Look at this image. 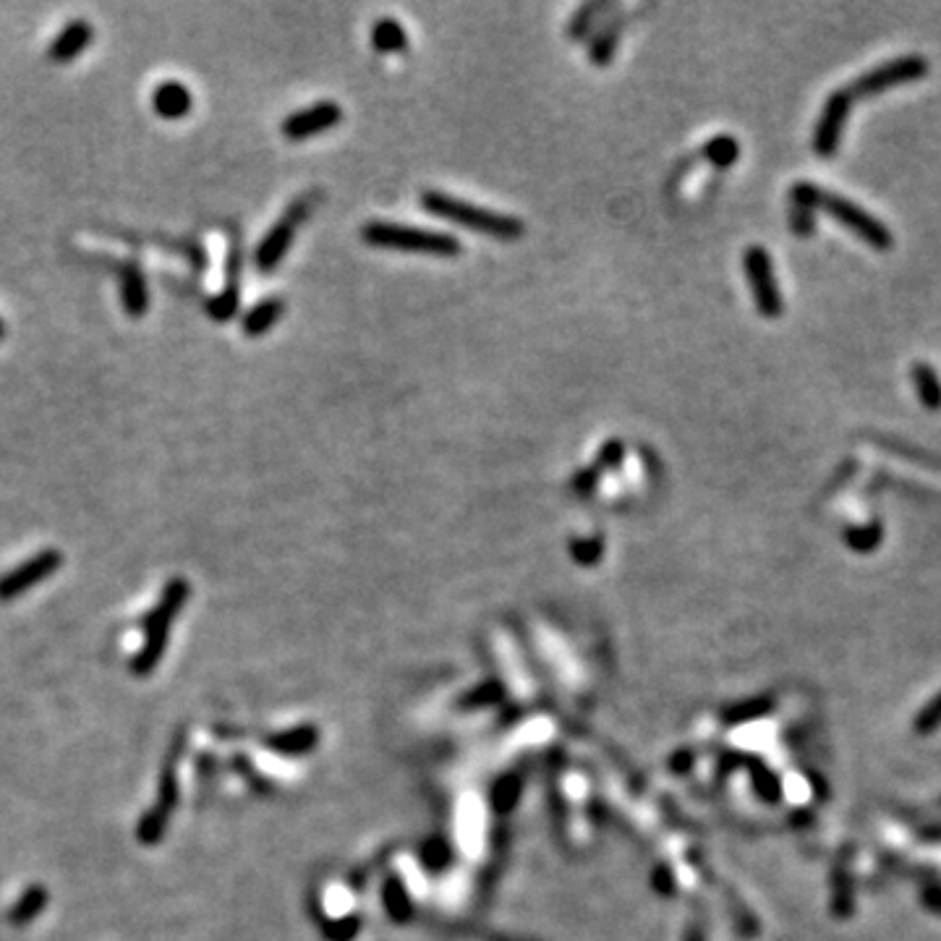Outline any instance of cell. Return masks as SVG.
Listing matches in <instances>:
<instances>
[{
  "label": "cell",
  "instance_id": "cell-1",
  "mask_svg": "<svg viewBox=\"0 0 941 941\" xmlns=\"http://www.w3.org/2000/svg\"><path fill=\"white\" fill-rule=\"evenodd\" d=\"M421 204H424V210L434 217H445L450 223L466 225L471 231L484 233L489 238H497V241H518L526 233V225L513 215H502V212H492L487 207H479V204L463 202V199H455L450 194H442L437 189H427L421 194Z\"/></svg>",
  "mask_w": 941,
  "mask_h": 941
},
{
  "label": "cell",
  "instance_id": "cell-2",
  "mask_svg": "<svg viewBox=\"0 0 941 941\" xmlns=\"http://www.w3.org/2000/svg\"><path fill=\"white\" fill-rule=\"evenodd\" d=\"M191 596V586L189 581H183V578H170L165 583L163 594H160V602L155 604V610L149 612L144 617V646L142 651L134 657V675L144 677L149 672L155 670L157 662L163 659L165 649H168V638H170V625L178 617L181 607L186 604V599Z\"/></svg>",
  "mask_w": 941,
  "mask_h": 941
},
{
  "label": "cell",
  "instance_id": "cell-3",
  "mask_svg": "<svg viewBox=\"0 0 941 941\" xmlns=\"http://www.w3.org/2000/svg\"><path fill=\"white\" fill-rule=\"evenodd\" d=\"M361 238L369 246H382V249H400L413 251V254H429V257H458L463 251V244L453 233L429 231V228H416V225L387 223V220H372L361 228Z\"/></svg>",
  "mask_w": 941,
  "mask_h": 941
},
{
  "label": "cell",
  "instance_id": "cell-4",
  "mask_svg": "<svg viewBox=\"0 0 941 941\" xmlns=\"http://www.w3.org/2000/svg\"><path fill=\"white\" fill-rule=\"evenodd\" d=\"M816 210H824L826 215H832L834 220H840L847 231H853L855 236L863 238V241H866L868 246H874V249L887 251L889 246L894 244L892 231H889L887 225L881 223L879 217H874L871 212L863 210L860 204L840 197V194H829V191L821 189L819 199H816Z\"/></svg>",
  "mask_w": 941,
  "mask_h": 941
},
{
  "label": "cell",
  "instance_id": "cell-5",
  "mask_svg": "<svg viewBox=\"0 0 941 941\" xmlns=\"http://www.w3.org/2000/svg\"><path fill=\"white\" fill-rule=\"evenodd\" d=\"M743 270L745 278H748V285H751L753 301H756V309H759L761 317H782L785 301H782V291H779L769 251H766L764 246H748L743 254Z\"/></svg>",
  "mask_w": 941,
  "mask_h": 941
},
{
  "label": "cell",
  "instance_id": "cell-6",
  "mask_svg": "<svg viewBox=\"0 0 941 941\" xmlns=\"http://www.w3.org/2000/svg\"><path fill=\"white\" fill-rule=\"evenodd\" d=\"M928 74V61L923 55H902V58H894V61L884 63V66L871 68L868 74H863L858 82H853V87L847 89L850 97H871V95H881V92H887V89L902 87V84H910L915 79H923Z\"/></svg>",
  "mask_w": 941,
  "mask_h": 941
},
{
  "label": "cell",
  "instance_id": "cell-7",
  "mask_svg": "<svg viewBox=\"0 0 941 941\" xmlns=\"http://www.w3.org/2000/svg\"><path fill=\"white\" fill-rule=\"evenodd\" d=\"M309 199L312 197H301L296 204H291L278 223L267 231V236L259 241L257 254H254V262H257L259 270L272 272L283 262V257L288 254V249H291L293 236H296V228L304 223V217L309 215Z\"/></svg>",
  "mask_w": 941,
  "mask_h": 941
},
{
  "label": "cell",
  "instance_id": "cell-8",
  "mask_svg": "<svg viewBox=\"0 0 941 941\" xmlns=\"http://www.w3.org/2000/svg\"><path fill=\"white\" fill-rule=\"evenodd\" d=\"M63 565V555L58 549H42L14 570H8L6 576H0V602L16 599V596L27 594L34 589L40 581H48L53 573H58Z\"/></svg>",
  "mask_w": 941,
  "mask_h": 941
},
{
  "label": "cell",
  "instance_id": "cell-9",
  "mask_svg": "<svg viewBox=\"0 0 941 941\" xmlns=\"http://www.w3.org/2000/svg\"><path fill=\"white\" fill-rule=\"evenodd\" d=\"M850 105H853L850 92H834V95H829L824 110H821L819 123H816V131H813V149H816V155L834 157L840 152L845 123L847 116H850Z\"/></svg>",
  "mask_w": 941,
  "mask_h": 941
},
{
  "label": "cell",
  "instance_id": "cell-10",
  "mask_svg": "<svg viewBox=\"0 0 941 941\" xmlns=\"http://www.w3.org/2000/svg\"><path fill=\"white\" fill-rule=\"evenodd\" d=\"M343 121V108H340L338 102L325 100L317 102L312 108L298 110L293 116H288L280 126L285 139H291V142H301V139H309V136L325 134L330 131L332 126H338Z\"/></svg>",
  "mask_w": 941,
  "mask_h": 941
},
{
  "label": "cell",
  "instance_id": "cell-11",
  "mask_svg": "<svg viewBox=\"0 0 941 941\" xmlns=\"http://www.w3.org/2000/svg\"><path fill=\"white\" fill-rule=\"evenodd\" d=\"M92 40H95V27H92L87 19L68 21L66 27L55 34L53 42H50L48 58L53 63H61V66L63 63H71L74 58H79L84 50H89Z\"/></svg>",
  "mask_w": 941,
  "mask_h": 941
},
{
  "label": "cell",
  "instance_id": "cell-12",
  "mask_svg": "<svg viewBox=\"0 0 941 941\" xmlns=\"http://www.w3.org/2000/svg\"><path fill=\"white\" fill-rule=\"evenodd\" d=\"M152 108L165 121H181L194 110V95L186 84L170 79L152 92Z\"/></svg>",
  "mask_w": 941,
  "mask_h": 941
},
{
  "label": "cell",
  "instance_id": "cell-13",
  "mask_svg": "<svg viewBox=\"0 0 941 941\" xmlns=\"http://www.w3.org/2000/svg\"><path fill=\"white\" fill-rule=\"evenodd\" d=\"M118 283H121V304L126 314L131 319H142L149 309V288L142 267L136 265V262L121 265Z\"/></svg>",
  "mask_w": 941,
  "mask_h": 941
},
{
  "label": "cell",
  "instance_id": "cell-14",
  "mask_svg": "<svg viewBox=\"0 0 941 941\" xmlns=\"http://www.w3.org/2000/svg\"><path fill=\"white\" fill-rule=\"evenodd\" d=\"M238 272H241V251L238 246H233L231 254H228V280H225V288L220 291V296H215L207 304V312L215 322H228L238 314V301H241V293H238Z\"/></svg>",
  "mask_w": 941,
  "mask_h": 941
},
{
  "label": "cell",
  "instance_id": "cell-15",
  "mask_svg": "<svg viewBox=\"0 0 941 941\" xmlns=\"http://www.w3.org/2000/svg\"><path fill=\"white\" fill-rule=\"evenodd\" d=\"M283 314H285L283 298H278V296L262 298L259 304H254L249 312L244 314L241 327H244V332L249 335V338H262L265 332H270L272 327L278 325L280 319H283Z\"/></svg>",
  "mask_w": 941,
  "mask_h": 941
},
{
  "label": "cell",
  "instance_id": "cell-16",
  "mask_svg": "<svg viewBox=\"0 0 941 941\" xmlns=\"http://www.w3.org/2000/svg\"><path fill=\"white\" fill-rule=\"evenodd\" d=\"M910 380H913L915 395H918V400H921L923 406H926L928 411H941L939 374L928 364L918 361V364H913V369H910Z\"/></svg>",
  "mask_w": 941,
  "mask_h": 941
},
{
  "label": "cell",
  "instance_id": "cell-17",
  "mask_svg": "<svg viewBox=\"0 0 941 941\" xmlns=\"http://www.w3.org/2000/svg\"><path fill=\"white\" fill-rule=\"evenodd\" d=\"M372 45L380 53H403L408 48V34L400 21L385 16L372 24Z\"/></svg>",
  "mask_w": 941,
  "mask_h": 941
},
{
  "label": "cell",
  "instance_id": "cell-18",
  "mask_svg": "<svg viewBox=\"0 0 941 941\" xmlns=\"http://www.w3.org/2000/svg\"><path fill=\"white\" fill-rule=\"evenodd\" d=\"M45 908H48V889L34 884V887H29L27 892L21 894L19 902L11 908L8 921L14 923V926H29Z\"/></svg>",
  "mask_w": 941,
  "mask_h": 941
},
{
  "label": "cell",
  "instance_id": "cell-19",
  "mask_svg": "<svg viewBox=\"0 0 941 941\" xmlns=\"http://www.w3.org/2000/svg\"><path fill=\"white\" fill-rule=\"evenodd\" d=\"M623 24L625 16H620V19H610L599 29V34H596L594 42H591V61H594L596 66H610V61L615 58L617 40H620Z\"/></svg>",
  "mask_w": 941,
  "mask_h": 941
},
{
  "label": "cell",
  "instance_id": "cell-20",
  "mask_svg": "<svg viewBox=\"0 0 941 941\" xmlns=\"http://www.w3.org/2000/svg\"><path fill=\"white\" fill-rule=\"evenodd\" d=\"M176 759H178V751H173V753H170V761L165 759L163 774H160V787H157V803H155V811L165 813V816H170V811H173V808H176V803H178Z\"/></svg>",
  "mask_w": 941,
  "mask_h": 941
},
{
  "label": "cell",
  "instance_id": "cell-21",
  "mask_svg": "<svg viewBox=\"0 0 941 941\" xmlns=\"http://www.w3.org/2000/svg\"><path fill=\"white\" fill-rule=\"evenodd\" d=\"M704 157L711 165H717V168H730V165L738 163L740 157L738 139L730 134L714 136V139H709V142L704 144Z\"/></svg>",
  "mask_w": 941,
  "mask_h": 941
},
{
  "label": "cell",
  "instance_id": "cell-22",
  "mask_svg": "<svg viewBox=\"0 0 941 941\" xmlns=\"http://www.w3.org/2000/svg\"><path fill=\"white\" fill-rule=\"evenodd\" d=\"M168 819L170 816H165V813L149 808L139 819V826H136V840L142 842V845H157V842L163 840L165 829H168Z\"/></svg>",
  "mask_w": 941,
  "mask_h": 941
},
{
  "label": "cell",
  "instance_id": "cell-23",
  "mask_svg": "<svg viewBox=\"0 0 941 941\" xmlns=\"http://www.w3.org/2000/svg\"><path fill=\"white\" fill-rule=\"evenodd\" d=\"M881 523L871 521L868 526H860V529H847L845 531V542L847 547L855 549V552H871V549L879 547L881 542Z\"/></svg>",
  "mask_w": 941,
  "mask_h": 941
},
{
  "label": "cell",
  "instance_id": "cell-24",
  "mask_svg": "<svg viewBox=\"0 0 941 941\" xmlns=\"http://www.w3.org/2000/svg\"><path fill=\"white\" fill-rule=\"evenodd\" d=\"M610 8H612L610 3H589V6L578 8V14L573 16V21H570V27H568L570 37H573V40L583 37V34L591 29V24H594V16L596 14H607Z\"/></svg>",
  "mask_w": 941,
  "mask_h": 941
},
{
  "label": "cell",
  "instance_id": "cell-25",
  "mask_svg": "<svg viewBox=\"0 0 941 941\" xmlns=\"http://www.w3.org/2000/svg\"><path fill=\"white\" fill-rule=\"evenodd\" d=\"M625 458V445L620 440H607L602 447H599V455H596L594 466L599 471H615L620 468Z\"/></svg>",
  "mask_w": 941,
  "mask_h": 941
},
{
  "label": "cell",
  "instance_id": "cell-26",
  "mask_svg": "<svg viewBox=\"0 0 941 941\" xmlns=\"http://www.w3.org/2000/svg\"><path fill=\"white\" fill-rule=\"evenodd\" d=\"M599 476H602V471L596 466L581 468V471H576V476H573V489H576L578 495H591L596 489V484H599Z\"/></svg>",
  "mask_w": 941,
  "mask_h": 941
},
{
  "label": "cell",
  "instance_id": "cell-27",
  "mask_svg": "<svg viewBox=\"0 0 941 941\" xmlns=\"http://www.w3.org/2000/svg\"><path fill=\"white\" fill-rule=\"evenodd\" d=\"M939 725H941V693L926 706V709H923V714L918 717V722H915V727H918L921 732H931Z\"/></svg>",
  "mask_w": 941,
  "mask_h": 941
},
{
  "label": "cell",
  "instance_id": "cell-28",
  "mask_svg": "<svg viewBox=\"0 0 941 941\" xmlns=\"http://www.w3.org/2000/svg\"><path fill=\"white\" fill-rule=\"evenodd\" d=\"M813 231V212L803 207H793V233L798 236H811Z\"/></svg>",
  "mask_w": 941,
  "mask_h": 941
},
{
  "label": "cell",
  "instance_id": "cell-29",
  "mask_svg": "<svg viewBox=\"0 0 941 941\" xmlns=\"http://www.w3.org/2000/svg\"><path fill=\"white\" fill-rule=\"evenodd\" d=\"M573 555L576 557H586V560H591V557H596L599 555V544L596 542H576L573 544Z\"/></svg>",
  "mask_w": 941,
  "mask_h": 941
},
{
  "label": "cell",
  "instance_id": "cell-30",
  "mask_svg": "<svg viewBox=\"0 0 941 941\" xmlns=\"http://www.w3.org/2000/svg\"><path fill=\"white\" fill-rule=\"evenodd\" d=\"M928 902H931L936 910H941V894H928Z\"/></svg>",
  "mask_w": 941,
  "mask_h": 941
},
{
  "label": "cell",
  "instance_id": "cell-31",
  "mask_svg": "<svg viewBox=\"0 0 941 941\" xmlns=\"http://www.w3.org/2000/svg\"><path fill=\"white\" fill-rule=\"evenodd\" d=\"M3 340H6V322L0 319V343H3Z\"/></svg>",
  "mask_w": 941,
  "mask_h": 941
}]
</instances>
